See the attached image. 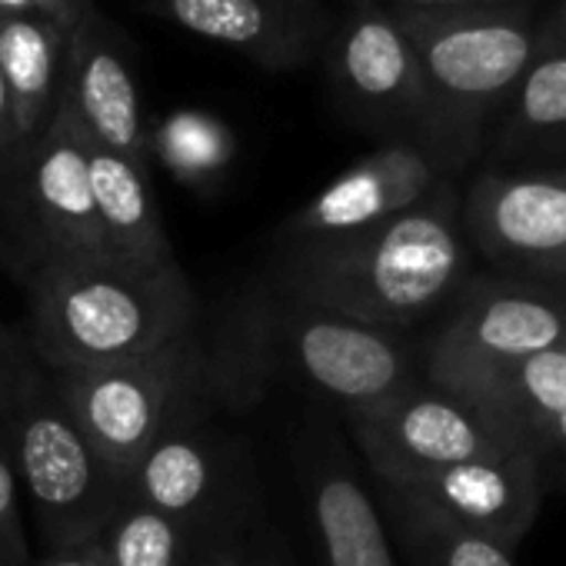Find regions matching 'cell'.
Instances as JSON below:
<instances>
[{"label":"cell","instance_id":"obj_1","mask_svg":"<svg viewBox=\"0 0 566 566\" xmlns=\"http://www.w3.org/2000/svg\"><path fill=\"white\" fill-rule=\"evenodd\" d=\"M460 180L413 210L337 237H287L273 266L276 297L410 337L450 307L473 273Z\"/></svg>","mask_w":566,"mask_h":566},{"label":"cell","instance_id":"obj_2","mask_svg":"<svg viewBox=\"0 0 566 566\" xmlns=\"http://www.w3.org/2000/svg\"><path fill=\"white\" fill-rule=\"evenodd\" d=\"M197 294L177 260L91 256L28 283V344L44 370H91L197 334Z\"/></svg>","mask_w":566,"mask_h":566},{"label":"cell","instance_id":"obj_3","mask_svg":"<svg viewBox=\"0 0 566 566\" xmlns=\"http://www.w3.org/2000/svg\"><path fill=\"white\" fill-rule=\"evenodd\" d=\"M394 14L423 74L427 111L417 140L453 177H467L480 164L486 134L510 94L546 51L543 14L536 8Z\"/></svg>","mask_w":566,"mask_h":566},{"label":"cell","instance_id":"obj_4","mask_svg":"<svg viewBox=\"0 0 566 566\" xmlns=\"http://www.w3.org/2000/svg\"><path fill=\"white\" fill-rule=\"evenodd\" d=\"M0 447L44 549L94 543L130 496L127 476L64 407L51 370L11 413L0 417Z\"/></svg>","mask_w":566,"mask_h":566},{"label":"cell","instance_id":"obj_5","mask_svg":"<svg viewBox=\"0 0 566 566\" xmlns=\"http://www.w3.org/2000/svg\"><path fill=\"white\" fill-rule=\"evenodd\" d=\"M243 350L260 367L270 360L280 374L331 400L344 417L380 407L423 380L420 344L413 337L283 297L250 321V344Z\"/></svg>","mask_w":566,"mask_h":566},{"label":"cell","instance_id":"obj_6","mask_svg":"<svg viewBox=\"0 0 566 566\" xmlns=\"http://www.w3.org/2000/svg\"><path fill=\"white\" fill-rule=\"evenodd\" d=\"M51 377L77 427L127 476L170 423L210 403L227 367L190 334L144 357Z\"/></svg>","mask_w":566,"mask_h":566},{"label":"cell","instance_id":"obj_7","mask_svg":"<svg viewBox=\"0 0 566 566\" xmlns=\"http://www.w3.org/2000/svg\"><path fill=\"white\" fill-rule=\"evenodd\" d=\"M107 256L87 177V144L57 111L41 137L0 164V260L24 283Z\"/></svg>","mask_w":566,"mask_h":566},{"label":"cell","instance_id":"obj_8","mask_svg":"<svg viewBox=\"0 0 566 566\" xmlns=\"http://www.w3.org/2000/svg\"><path fill=\"white\" fill-rule=\"evenodd\" d=\"M566 347V297L530 280L473 270L420 344L430 384Z\"/></svg>","mask_w":566,"mask_h":566},{"label":"cell","instance_id":"obj_9","mask_svg":"<svg viewBox=\"0 0 566 566\" xmlns=\"http://www.w3.org/2000/svg\"><path fill=\"white\" fill-rule=\"evenodd\" d=\"M347 427L377 483H403L453 463L530 453L496 413L427 377L387 403L347 417Z\"/></svg>","mask_w":566,"mask_h":566},{"label":"cell","instance_id":"obj_10","mask_svg":"<svg viewBox=\"0 0 566 566\" xmlns=\"http://www.w3.org/2000/svg\"><path fill=\"white\" fill-rule=\"evenodd\" d=\"M331 91L344 117L387 140H417L427 94L417 51L397 14L374 0H350L324 48Z\"/></svg>","mask_w":566,"mask_h":566},{"label":"cell","instance_id":"obj_11","mask_svg":"<svg viewBox=\"0 0 566 566\" xmlns=\"http://www.w3.org/2000/svg\"><path fill=\"white\" fill-rule=\"evenodd\" d=\"M463 230L493 273L526 266L566 247V164L476 167L460 190Z\"/></svg>","mask_w":566,"mask_h":566},{"label":"cell","instance_id":"obj_12","mask_svg":"<svg viewBox=\"0 0 566 566\" xmlns=\"http://www.w3.org/2000/svg\"><path fill=\"white\" fill-rule=\"evenodd\" d=\"M57 111L87 144L147 167L150 150L140 87L120 34L97 8L84 11L67 38Z\"/></svg>","mask_w":566,"mask_h":566},{"label":"cell","instance_id":"obj_13","mask_svg":"<svg viewBox=\"0 0 566 566\" xmlns=\"http://www.w3.org/2000/svg\"><path fill=\"white\" fill-rule=\"evenodd\" d=\"M167 24L243 54L266 71L317 61L334 34L331 0H144Z\"/></svg>","mask_w":566,"mask_h":566},{"label":"cell","instance_id":"obj_14","mask_svg":"<svg viewBox=\"0 0 566 566\" xmlns=\"http://www.w3.org/2000/svg\"><path fill=\"white\" fill-rule=\"evenodd\" d=\"M453 177L420 140H387L337 174L283 227L287 237H337L394 220Z\"/></svg>","mask_w":566,"mask_h":566},{"label":"cell","instance_id":"obj_15","mask_svg":"<svg viewBox=\"0 0 566 566\" xmlns=\"http://www.w3.org/2000/svg\"><path fill=\"white\" fill-rule=\"evenodd\" d=\"M437 387L457 390L496 413L536 460L543 486L566 493V347L460 374Z\"/></svg>","mask_w":566,"mask_h":566},{"label":"cell","instance_id":"obj_16","mask_svg":"<svg viewBox=\"0 0 566 566\" xmlns=\"http://www.w3.org/2000/svg\"><path fill=\"white\" fill-rule=\"evenodd\" d=\"M387 486H400L427 500L440 513L486 533L506 549L523 543L546 496L539 467L530 453L453 463Z\"/></svg>","mask_w":566,"mask_h":566},{"label":"cell","instance_id":"obj_17","mask_svg":"<svg viewBox=\"0 0 566 566\" xmlns=\"http://www.w3.org/2000/svg\"><path fill=\"white\" fill-rule=\"evenodd\" d=\"M227 486L230 457L207 423V407L170 423L127 473V490L137 503L190 533L217 513Z\"/></svg>","mask_w":566,"mask_h":566},{"label":"cell","instance_id":"obj_18","mask_svg":"<svg viewBox=\"0 0 566 566\" xmlns=\"http://www.w3.org/2000/svg\"><path fill=\"white\" fill-rule=\"evenodd\" d=\"M480 160L503 170L566 164V48H546L530 64L493 120Z\"/></svg>","mask_w":566,"mask_h":566},{"label":"cell","instance_id":"obj_19","mask_svg":"<svg viewBox=\"0 0 566 566\" xmlns=\"http://www.w3.org/2000/svg\"><path fill=\"white\" fill-rule=\"evenodd\" d=\"M311 516L324 566H397L390 526L337 443L311 460Z\"/></svg>","mask_w":566,"mask_h":566},{"label":"cell","instance_id":"obj_20","mask_svg":"<svg viewBox=\"0 0 566 566\" xmlns=\"http://www.w3.org/2000/svg\"><path fill=\"white\" fill-rule=\"evenodd\" d=\"M87 177L107 256L140 266L174 260L144 164L87 144Z\"/></svg>","mask_w":566,"mask_h":566},{"label":"cell","instance_id":"obj_21","mask_svg":"<svg viewBox=\"0 0 566 566\" xmlns=\"http://www.w3.org/2000/svg\"><path fill=\"white\" fill-rule=\"evenodd\" d=\"M67 38L71 31L34 14H0V77L11 94L21 144L41 137L61 107Z\"/></svg>","mask_w":566,"mask_h":566},{"label":"cell","instance_id":"obj_22","mask_svg":"<svg viewBox=\"0 0 566 566\" xmlns=\"http://www.w3.org/2000/svg\"><path fill=\"white\" fill-rule=\"evenodd\" d=\"M390 536H397L410 566H516L513 549L486 533L440 513L427 500L380 483Z\"/></svg>","mask_w":566,"mask_h":566},{"label":"cell","instance_id":"obj_23","mask_svg":"<svg viewBox=\"0 0 566 566\" xmlns=\"http://www.w3.org/2000/svg\"><path fill=\"white\" fill-rule=\"evenodd\" d=\"M97 546L104 566H187L190 530L127 496Z\"/></svg>","mask_w":566,"mask_h":566},{"label":"cell","instance_id":"obj_24","mask_svg":"<svg viewBox=\"0 0 566 566\" xmlns=\"http://www.w3.org/2000/svg\"><path fill=\"white\" fill-rule=\"evenodd\" d=\"M147 150L157 154L184 184H207L227 167L233 140L220 120L197 111H180L157 130H147Z\"/></svg>","mask_w":566,"mask_h":566},{"label":"cell","instance_id":"obj_25","mask_svg":"<svg viewBox=\"0 0 566 566\" xmlns=\"http://www.w3.org/2000/svg\"><path fill=\"white\" fill-rule=\"evenodd\" d=\"M44 377L31 344L0 324V417L11 413Z\"/></svg>","mask_w":566,"mask_h":566},{"label":"cell","instance_id":"obj_26","mask_svg":"<svg viewBox=\"0 0 566 566\" xmlns=\"http://www.w3.org/2000/svg\"><path fill=\"white\" fill-rule=\"evenodd\" d=\"M0 566H34L31 533L4 447H0Z\"/></svg>","mask_w":566,"mask_h":566},{"label":"cell","instance_id":"obj_27","mask_svg":"<svg viewBox=\"0 0 566 566\" xmlns=\"http://www.w3.org/2000/svg\"><path fill=\"white\" fill-rule=\"evenodd\" d=\"M390 11L413 14H457V11H510V8H536V0H374Z\"/></svg>","mask_w":566,"mask_h":566},{"label":"cell","instance_id":"obj_28","mask_svg":"<svg viewBox=\"0 0 566 566\" xmlns=\"http://www.w3.org/2000/svg\"><path fill=\"white\" fill-rule=\"evenodd\" d=\"M28 11L61 31H74V24L84 18V11L94 8V0H24Z\"/></svg>","mask_w":566,"mask_h":566},{"label":"cell","instance_id":"obj_29","mask_svg":"<svg viewBox=\"0 0 566 566\" xmlns=\"http://www.w3.org/2000/svg\"><path fill=\"white\" fill-rule=\"evenodd\" d=\"M506 276H510V273H506ZM513 276L530 280V283H536V287H546V291L566 297V247L556 250L553 256H546V260L526 266L523 273H513Z\"/></svg>","mask_w":566,"mask_h":566},{"label":"cell","instance_id":"obj_30","mask_svg":"<svg viewBox=\"0 0 566 566\" xmlns=\"http://www.w3.org/2000/svg\"><path fill=\"white\" fill-rule=\"evenodd\" d=\"M34 566H104L101 559V546L84 543V546H67V549H48L41 559H34Z\"/></svg>","mask_w":566,"mask_h":566},{"label":"cell","instance_id":"obj_31","mask_svg":"<svg viewBox=\"0 0 566 566\" xmlns=\"http://www.w3.org/2000/svg\"><path fill=\"white\" fill-rule=\"evenodd\" d=\"M18 147H21V137H18V124H14L11 94L4 87V77H0V164H4Z\"/></svg>","mask_w":566,"mask_h":566},{"label":"cell","instance_id":"obj_32","mask_svg":"<svg viewBox=\"0 0 566 566\" xmlns=\"http://www.w3.org/2000/svg\"><path fill=\"white\" fill-rule=\"evenodd\" d=\"M543 31H546V48H566V0L543 14Z\"/></svg>","mask_w":566,"mask_h":566},{"label":"cell","instance_id":"obj_33","mask_svg":"<svg viewBox=\"0 0 566 566\" xmlns=\"http://www.w3.org/2000/svg\"><path fill=\"white\" fill-rule=\"evenodd\" d=\"M187 566H270V563L243 556V553H230V549H213V553H207V556H200L197 563H187Z\"/></svg>","mask_w":566,"mask_h":566}]
</instances>
